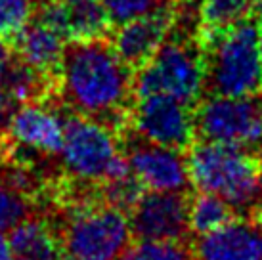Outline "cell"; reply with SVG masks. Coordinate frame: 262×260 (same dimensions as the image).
Here are the masks:
<instances>
[{
	"instance_id": "5bb4252c",
	"label": "cell",
	"mask_w": 262,
	"mask_h": 260,
	"mask_svg": "<svg viewBox=\"0 0 262 260\" xmlns=\"http://www.w3.org/2000/svg\"><path fill=\"white\" fill-rule=\"evenodd\" d=\"M15 58L35 71L56 77L66 52V38L40 21H31L12 38Z\"/></svg>"
},
{
	"instance_id": "603a6c76",
	"label": "cell",
	"mask_w": 262,
	"mask_h": 260,
	"mask_svg": "<svg viewBox=\"0 0 262 260\" xmlns=\"http://www.w3.org/2000/svg\"><path fill=\"white\" fill-rule=\"evenodd\" d=\"M29 212L31 205L27 197L0 178V231H10L29 216Z\"/></svg>"
},
{
	"instance_id": "44dd1931",
	"label": "cell",
	"mask_w": 262,
	"mask_h": 260,
	"mask_svg": "<svg viewBox=\"0 0 262 260\" xmlns=\"http://www.w3.org/2000/svg\"><path fill=\"white\" fill-rule=\"evenodd\" d=\"M37 0H0V40L12 42L19 31L33 21Z\"/></svg>"
},
{
	"instance_id": "9c48e42d",
	"label": "cell",
	"mask_w": 262,
	"mask_h": 260,
	"mask_svg": "<svg viewBox=\"0 0 262 260\" xmlns=\"http://www.w3.org/2000/svg\"><path fill=\"white\" fill-rule=\"evenodd\" d=\"M189 197L180 191L146 189L128 212L132 237L138 241H186Z\"/></svg>"
},
{
	"instance_id": "5b68a950",
	"label": "cell",
	"mask_w": 262,
	"mask_h": 260,
	"mask_svg": "<svg viewBox=\"0 0 262 260\" xmlns=\"http://www.w3.org/2000/svg\"><path fill=\"white\" fill-rule=\"evenodd\" d=\"M59 153L66 172L77 182L102 184L130 174L115 132L100 121L79 113L66 117L63 145Z\"/></svg>"
},
{
	"instance_id": "8992f818",
	"label": "cell",
	"mask_w": 262,
	"mask_h": 260,
	"mask_svg": "<svg viewBox=\"0 0 262 260\" xmlns=\"http://www.w3.org/2000/svg\"><path fill=\"white\" fill-rule=\"evenodd\" d=\"M58 235L67 260H117L132 239L128 216L102 199L77 203Z\"/></svg>"
},
{
	"instance_id": "6da1fadb",
	"label": "cell",
	"mask_w": 262,
	"mask_h": 260,
	"mask_svg": "<svg viewBox=\"0 0 262 260\" xmlns=\"http://www.w3.org/2000/svg\"><path fill=\"white\" fill-rule=\"evenodd\" d=\"M134 71L121 61L105 38L66 46L56 75L61 101L73 113L96 119L121 134L128 124Z\"/></svg>"
},
{
	"instance_id": "d6986e66",
	"label": "cell",
	"mask_w": 262,
	"mask_h": 260,
	"mask_svg": "<svg viewBox=\"0 0 262 260\" xmlns=\"http://www.w3.org/2000/svg\"><path fill=\"white\" fill-rule=\"evenodd\" d=\"M117 260H193L186 241H136Z\"/></svg>"
},
{
	"instance_id": "4fadbf2b",
	"label": "cell",
	"mask_w": 262,
	"mask_h": 260,
	"mask_svg": "<svg viewBox=\"0 0 262 260\" xmlns=\"http://www.w3.org/2000/svg\"><path fill=\"white\" fill-rule=\"evenodd\" d=\"M174 17L176 12L170 6L123 23L111 38V46L121 61L132 71H136L144 67L159 50V46L174 25Z\"/></svg>"
},
{
	"instance_id": "4316f807",
	"label": "cell",
	"mask_w": 262,
	"mask_h": 260,
	"mask_svg": "<svg viewBox=\"0 0 262 260\" xmlns=\"http://www.w3.org/2000/svg\"><path fill=\"white\" fill-rule=\"evenodd\" d=\"M256 48H258V59H260V65H262V33H258V44H256Z\"/></svg>"
},
{
	"instance_id": "d4e9b609",
	"label": "cell",
	"mask_w": 262,
	"mask_h": 260,
	"mask_svg": "<svg viewBox=\"0 0 262 260\" xmlns=\"http://www.w3.org/2000/svg\"><path fill=\"white\" fill-rule=\"evenodd\" d=\"M12 249H10V243H8L6 235L0 231V260H12Z\"/></svg>"
},
{
	"instance_id": "7a4b0ae2",
	"label": "cell",
	"mask_w": 262,
	"mask_h": 260,
	"mask_svg": "<svg viewBox=\"0 0 262 260\" xmlns=\"http://www.w3.org/2000/svg\"><path fill=\"white\" fill-rule=\"evenodd\" d=\"M189 180L199 191L219 195L233 210L262 209V163L245 147L199 140L188 151Z\"/></svg>"
},
{
	"instance_id": "2e32d148",
	"label": "cell",
	"mask_w": 262,
	"mask_h": 260,
	"mask_svg": "<svg viewBox=\"0 0 262 260\" xmlns=\"http://www.w3.org/2000/svg\"><path fill=\"white\" fill-rule=\"evenodd\" d=\"M66 19L67 40L105 38L111 19L102 0H59Z\"/></svg>"
},
{
	"instance_id": "8fae6325",
	"label": "cell",
	"mask_w": 262,
	"mask_h": 260,
	"mask_svg": "<svg viewBox=\"0 0 262 260\" xmlns=\"http://www.w3.org/2000/svg\"><path fill=\"white\" fill-rule=\"evenodd\" d=\"M191 253L193 260H262V210L197 235Z\"/></svg>"
},
{
	"instance_id": "f1b7e54d",
	"label": "cell",
	"mask_w": 262,
	"mask_h": 260,
	"mask_svg": "<svg viewBox=\"0 0 262 260\" xmlns=\"http://www.w3.org/2000/svg\"><path fill=\"white\" fill-rule=\"evenodd\" d=\"M260 149H262V140H260Z\"/></svg>"
},
{
	"instance_id": "52a82bcc",
	"label": "cell",
	"mask_w": 262,
	"mask_h": 260,
	"mask_svg": "<svg viewBox=\"0 0 262 260\" xmlns=\"http://www.w3.org/2000/svg\"><path fill=\"white\" fill-rule=\"evenodd\" d=\"M193 132L203 142L256 149L262 140V98L209 96L193 111Z\"/></svg>"
},
{
	"instance_id": "ac0fdd59",
	"label": "cell",
	"mask_w": 262,
	"mask_h": 260,
	"mask_svg": "<svg viewBox=\"0 0 262 260\" xmlns=\"http://www.w3.org/2000/svg\"><path fill=\"white\" fill-rule=\"evenodd\" d=\"M253 0H201L199 17L203 29L222 31L251 17Z\"/></svg>"
},
{
	"instance_id": "ffe728a7",
	"label": "cell",
	"mask_w": 262,
	"mask_h": 260,
	"mask_svg": "<svg viewBox=\"0 0 262 260\" xmlns=\"http://www.w3.org/2000/svg\"><path fill=\"white\" fill-rule=\"evenodd\" d=\"M100 199L107 203L115 209L123 210L124 214H128L130 209L138 203V199L144 195L146 188L138 182L134 174H126L123 178H115V180H107L100 184Z\"/></svg>"
},
{
	"instance_id": "3957f363",
	"label": "cell",
	"mask_w": 262,
	"mask_h": 260,
	"mask_svg": "<svg viewBox=\"0 0 262 260\" xmlns=\"http://www.w3.org/2000/svg\"><path fill=\"white\" fill-rule=\"evenodd\" d=\"M255 19L230 29L199 33L203 50V90L209 96H258L262 65L258 59V33Z\"/></svg>"
},
{
	"instance_id": "cb8c5ba5",
	"label": "cell",
	"mask_w": 262,
	"mask_h": 260,
	"mask_svg": "<svg viewBox=\"0 0 262 260\" xmlns=\"http://www.w3.org/2000/svg\"><path fill=\"white\" fill-rule=\"evenodd\" d=\"M10 61H12V50L8 48L4 40H0V79H2V75H4L8 65H10Z\"/></svg>"
},
{
	"instance_id": "7c38bea8",
	"label": "cell",
	"mask_w": 262,
	"mask_h": 260,
	"mask_svg": "<svg viewBox=\"0 0 262 260\" xmlns=\"http://www.w3.org/2000/svg\"><path fill=\"white\" fill-rule=\"evenodd\" d=\"M66 117L40 101L21 103L6 119L8 138L23 149L40 155H56L63 145Z\"/></svg>"
},
{
	"instance_id": "ba28073f",
	"label": "cell",
	"mask_w": 262,
	"mask_h": 260,
	"mask_svg": "<svg viewBox=\"0 0 262 260\" xmlns=\"http://www.w3.org/2000/svg\"><path fill=\"white\" fill-rule=\"evenodd\" d=\"M130 130L142 140L184 151L193 144V111L163 94L136 98L128 111Z\"/></svg>"
},
{
	"instance_id": "484cf974",
	"label": "cell",
	"mask_w": 262,
	"mask_h": 260,
	"mask_svg": "<svg viewBox=\"0 0 262 260\" xmlns=\"http://www.w3.org/2000/svg\"><path fill=\"white\" fill-rule=\"evenodd\" d=\"M251 14L255 15V21L258 23V27H262V0H253Z\"/></svg>"
},
{
	"instance_id": "9a60e30c",
	"label": "cell",
	"mask_w": 262,
	"mask_h": 260,
	"mask_svg": "<svg viewBox=\"0 0 262 260\" xmlns=\"http://www.w3.org/2000/svg\"><path fill=\"white\" fill-rule=\"evenodd\" d=\"M12 254L17 260L56 258L61 254L59 235L42 218L27 216L10 230L8 237Z\"/></svg>"
},
{
	"instance_id": "7402d4cb",
	"label": "cell",
	"mask_w": 262,
	"mask_h": 260,
	"mask_svg": "<svg viewBox=\"0 0 262 260\" xmlns=\"http://www.w3.org/2000/svg\"><path fill=\"white\" fill-rule=\"evenodd\" d=\"M111 25H123L132 19H138L153 12L170 8L174 0H102Z\"/></svg>"
},
{
	"instance_id": "83f0119b",
	"label": "cell",
	"mask_w": 262,
	"mask_h": 260,
	"mask_svg": "<svg viewBox=\"0 0 262 260\" xmlns=\"http://www.w3.org/2000/svg\"><path fill=\"white\" fill-rule=\"evenodd\" d=\"M42 260H61L59 256H56V258H42Z\"/></svg>"
},
{
	"instance_id": "e0dca14e",
	"label": "cell",
	"mask_w": 262,
	"mask_h": 260,
	"mask_svg": "<svg viewBox=\"0 0 262 260\" xmlns=\"http://www.w3.org/2000/svg\"><path fill=\"white\" fill-rule=\"evenodd\" d=\"M235 210L219 195L199 191V193L189 201V231L195 235H203L209 231L216 230L228 220H232Z\"/></svg>"
},
{
	"instance_id": "30bf717a",
	"label": "cell",
	"mask_w": 262,
	"mask_h": 260,
	"mask_svg": "<svg viewBox=\"0 0 262 260\" xmlns=\"http://www.w3.org/2000/svg\"><path fill=\"white\" fill-rule=\"evenodd\" d=\"M126 151L130 172L149 191H180L188 193L191 180L188 161L180 149L142 140L134 132H126Z\"/></svg>"
},
{
	"instance_id": "277c9868",
	"label": "cell",
	"mask_w": 262,
	"mask_h": 260,
	"mask_svg": "<svg viewBox=\"0 0 262 260\" xmlns=\"http://www.w3.org/2000/svg\"><path fill=\"white\" fill-rule=\"evenodd\" d=\"M203 92V50L199 38L167 35L149 61L134 71V98L163 94L195 107Z\"/></svg>"
}]
</instances>
